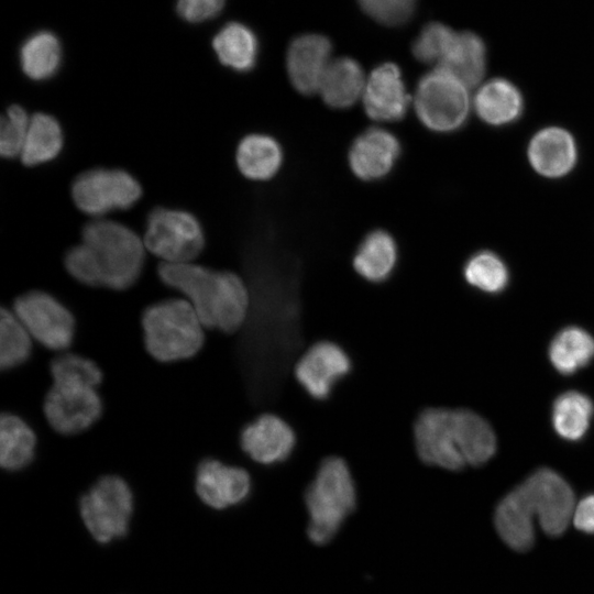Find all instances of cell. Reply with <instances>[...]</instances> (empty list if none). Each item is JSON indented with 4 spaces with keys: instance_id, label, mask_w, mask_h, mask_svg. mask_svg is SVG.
Wrapping results in <instances>:
<instances>
[{
    "instance_id": "obj_1",
    "label": "cell",
    "mask_w": 594,
    "mask_h": 594,
    "mask_svg": "<svg viewBox=\"0 0 594 594\" xmlns=\"http://www.w3.org/2000/svg\"><path fill=\"white\" fill-rule=\"evenodd\" d=\"M574 494L557 472L540 469L508 493L495 512V527L514 550H528L535 541L534 521L549 536H559L572 521Z\"/></svg>"
},
{
    "instance_id": "obj_2",
    "label": "cell",
    "mask_w": 594,
    "mask_h": 594,
    "mask_svg": "<svg viewBox=\"0 0 594 594\" xmlns=\"http://www.w3.org/2000/svg\"><path fill=\"white\" fill-rule=\"evenodd\" d=\"M144 249V242L127 226L99 219L84 227L81 243L67 251L64 264L84 285L124 290L141 275Z\"/></svg>"
},
{
    "instance_id": "obj_3",
    "label": "cell",
    "mask_w": 594,
    "mask_h": 594,
    "mask_svg": "<svg viewBox=\"0 0 594 594\" xmlns=\"http://www.w3.org/2000/svg\"><path fill=\"white\" fill-rule=\"evenodd\" d=\"M414 440L422 462L453 471L485 463L496 449L488 422L466 409L424 410L415 421Z\"/></svg>"
},
{
    "instance_id": "obj_4",
    "label": "cell",
    "mask_w": 594,
    "mask_h": 594,
    "mask_svg": "<svg viewBox=\"0 0 594 594\" xmlns=\"http://www.w3.org/2000/svg\"><path fill=\"white\" fill-rule=\"evenodd\" d=\"M160 279L188 300L205 328L226 333L239 330L246 320L250 295L237 274L215 271L193 262L161 263Z\"/></svg>"
},
{
    "instance_id": "obj_5",
    "label": "cell",
    "mask_w": 594,
    "mask_h": 594,
    "mask_svg": "<svg viewBox=\"0 0 594 594\" xmlns=\"http://www.w3.org/2000/svg\"><path fill=\"white\" fill-rule=\"evenodd\" d=\"M143 342L157 362L173 363L195 356L204 345V324L185 298L152 304L141 317Z\"/></svg>"
},
{
    "instance_id": "obj_6",
    "label": "cell",
    "mask_w": 594,
    "mask_h": 594,
    "mask_svg": "<svg viewBox=\"0 0 594 594\" xmlns=\"http://www.w3.org/2000/svg\"><path fill=\"white\" fill-rule=\"evenodd\" d=\"M305 502L309 514L308 537L317 544L330 541L356 504L355 485L346 462L323 460L309 484Z\"/></svg>"
},
{
    "instance_id": "obj_7",
    "label": "cell",
    "mask_w": 594,
    "mask_h": 594,
    "mask_svg": "<svg viewBox=\"0 0 594 594\" xmlns=\"http://www.w3.org/2000/svg\"><path fill=\"white\" fill-rule=\"evenodd\" d=\"M144 245L163 263H187L201 253L205 234L194 215L157 207L147 216Z\"/></svg>"
},
{
    "instance_id": "obj_8",
    "label": "cell",
    "mask_w": 594,
    "mask_h": 594,
    "mask_svg": "<svg viewBox=\"0 0 594 594\" xmlns=\"http://www.w3.org/2000/svg\"><path fill=\"white\" fill-rule=\"evenodd\" d=\"M79 508L90 534L106 543L128 531L133 510L132 492L123 479L106 475L82 495Z\"/></svg>"
},
{
    "instance_id": "obj_9",
    "label": "cell",
    "mask_w": 594,
    "mask_h": 594,
    "mask_svg": "<svg viewBox=\"0 0 594 594\" xmlns=\"http://www.w3.org/2000/svg\"><path fill=\"white\" fill-rule=\"evenodd\" d=\"M421 123L437 132L460 128L469 112L468 87L448 72L436 68L418 82L414 98Z\"/></svg>"
},
{
    "instance_id": "obj_10",
    "label": "cell",
    "mask_w": 594,
    "mask_h": 594,
    "mask_svg": "<svg viewBox=\"0 0 594 594\" xmlns=\"http://www.w3.org/2000/svg\"><path fill=\"white\" fill-rule=\"evenodd\" d=\"M141 196L140 183L130 173L118 168H92L79 174L72 184L76 207L94 217L129 209Z\"/></svg>"
},
{
    "instance_id": "obj_11",
    "label": "cell",
    "mask_w": 594,
    "mask_h": 594,
    "mask_svg": "<svg viewBox=\"0 0 594 594\" xmlns=\"http://www.w3.org/2000/svg\"><path fill=\"white\" fill-rule=\"evenodd\" d=\"M12 311L33 340L52 351L68 349L75 336V318L53 295L31 290L15 298Z\"/></svg>"
},
{
    "instance_id": "obj_12",
    "label": "cell",
    "mask_w": 594,
    "mask_h": 594,
    "mask_svg": "<svg viewBox=\"0 0 594 594\" xmlns=\"http://www.w3.org/2000/svg\"><path fill=\"white\" fill-rule=\"evenodd\" d=\"M43 413L61 435L73 436L90 428L101 416L102 402L96 387L72 382H53Z\"/></svg>"
},
{
    "instance_id": "obj_13",
    "label": "cell",
    "mask_w": 594,
    "mask_h": 594,
    "mask_svg": "<svg viewBox=\"0 0 594 594\" xmlns=\"http://www.w3.org/2000/svg\"><path fill=\"white\" fill-rule=\"evenodd\" d=\"M350 370L351 361L341 346L330 341H320L298 360L295 377L312 398L324 399Z\"/></svg>"
},
{
    "instance_id": "obj_14",
    "label": "cell",
    "mask_w": 594,
    "mask_h": 594,
    "mask_svg": "<svg viewBox=\"0 0 594 594\" xmlns=\"http://www.w3.org/2000/svg\"><path fill=\"white\" fill-rule=\"evenodd\" d=\"M196 492L210 507L222 509L243 502L251 491L249 473L215 459H206L196 470Z\"/></svg>"
},
{
    "instance_id": "obj_15",
    "label": "cell",
    "mask_w": 594,
    "mask_h": 594,
    "mask_svg": "<svg viewBox=\"0 0 594 594\" xmlns=\"http://www.w3.org/2000/svg\"><path fill=\"white\" fill-rule=\"evenodd\" d=\"M331 43L320 34H304L292 41L286 56L287 74L294 88L302 95L319 91L331 63Z\"/></svg>"
},
{
    "instance_id": "obj_16",
    "label": "cell",
    "mask_w": 594,
    "mask_h": 594,
    "mask_svg": "<svg viewBox=\"0 0 594 594\" xmlns=\"http://www.w3.org/2000/svg\"><path fill=\"white\" fill-rule=\"evenodd\" d=\"M296 443L292 427L278 416L264 414L249 422L241 431L240 444L244 453L261 464L286 460Z\"/></svg>"
},
{
    "instance_id": "obj_17",
    "label": "cell",
    "mask_w": 594,
    "mask_h": 594,
    "mask_svg": "<svg viewBox=\"0 0 594 594\" xmlns=\"http://www.w3.org/2000/svg\"><path fill=\"white\" fill-rule=\"evenodd\" d=\"M362 97L365 112L377 121L403 119L409 105L400 69L392 63L382 64L371 73Z\"/></svg>"
},
{
    "instance_id": "obj_18",
    "label": "cell",
    "mask_w": 594,
    "mask_h": 594,
    "mask_svg": "<svg viewBox=\"0 0 594 594\" xmlns=\"http://www.w3.org/2000/svg\"><path fill=\"white\" fill-rule=\"evenodd\" d=\"M398 139L385 129L372 128L352 143L349 164L360 179L377 180L385 177L400 155Z\"/></svg>"
},
{
    "instance_id": "obj_19",
    "label": "cell",
    "mask_w": 594,
    "mask_h": 594,
    "mask_svg": "<svg viewBox=\"0 0 594 594\" xmlns=\"http://www.w3.org/2000/svg\"><path fill=\"white\" fill-rule=\"evenodd\" d=\"M528 156L538 173L548 177H559L574 165L576 148L572 136L565 130L548 128L534 136Z\"/></svg>"
},
{
    "instance_id": "obj_20",
    "label": "cell",
    "mask_w": 594,
    "mask_h": 594,
    "mask_svg": "<svg viewBox=\"0 0 594 594\" xmlns=\"http://www.w3.org/2000/svg\"><path fill=\"white\" fill-rule=\"evenodd\" d=\"M365 84L361 65L353 58L340 57L331 61L318 92L329 107L345 109L363 96Z\"/></svg>"
},
{
    "instance_id": "obj_21",
    "label": "cell",
    "mask_w": 594,
    "mask_h": 594,
    "mask_svg": "<svg viewBox=\"0 0 594 594\" xmlns=\"http://www.w3.org/2000/svg\"><path fill=\"white\" fill-rule=\"evenodd\" d=\"M485 51L482 38L476 34L457 32L438 68L448 72L468 88L472 87L481 81L485 73Z\"/></svg>"
},
{
    "instance_id": "obj_22",
    "label": "cell",
    "mask_w": 594,
    "mask_h": 594,
    "mask_svg": "<svg viewBox=\"0 0 594 594\" xmlns=\"http://www.w3.org/2000/svg\"><path fill=\"white\" fill-rule=\"evenodd\" d=\"M397 262V245L394 238L384 230L370 232L361 242L353 266L358 274L372 283L387 279Z\"/></svg>"
},
{
    "instance_id": "obj_23",
    "label": "cell",
    "mask_w": 594,
    "mask_h": 594,
    "mask_svg": "<svg viewBox=\"0 0 594 594\" xmlns=\"http://www.w3.org/2000/svg\"><path fill=\"white\" fill-rule=\"evenodd\" d=\"M283 152L277 141L265 134L244 136L237 148L239 170L253 180L272 178L280 168Z\"/></svg>"
},
{
    "instance_id": "obj_24",
    "label": "cell",
    "mask_w": 594,
    "mask_h": 594,
    "mask_svg": "<svg viewBox=\"0 0 594 594\" xmlns=\"http://www.w3.org/2000/svg\"><path fill=\"white\" fill-rule=\"evenodd\" d=\"M212 46L220 63L235 72H248L256 63L257 38L254 32L242 23H227L213 37Z\"/></svg>"
},
{
    "instance_id": "obj_25",
    "label": "cell",
    "mask_w": 594,
    "mask_h": 594,
    "mask_svg": "<svg viewBox=\"0 0 594 594\" xmlns=\"http://www.w3.org/2000/svg\"><path fill=\"white\" fill-rule=\"evenodd\" d=\"M36 436L21 417L4 413L0 418V464L4 470L18 471L35 457Z\"/></svg>"
},
{
    "instance_id": "obj_26",
    "label": "cell",
    "mask_w": 594,
    "mask_h": 594,
    "mask_svg": "<svg viewBox=\"0 0 594 594\" xmlns=\"http://www.w3.org/2000/svg\"><path fill=\"white\" fill-rule=\"evenodd\" d=\"M64 144L59 122L51 114L34 113L30 119L21 161L26 166H36L56 158Z\"/></svg>"
},
{
    "instance_id": "obj_27",
    "label": "cell",
    "mask_w": 594,
    "mask_h": 594,
    "mask_svg": "<svg viewBox=\"0 0 594 594\" xmlns=\"http://www.w3.org/2000/svg\"><path fill=\"white\" fill-rule=\"evenodd\" d=\"M522 100L518 89L505 79H494L477 91L474 106L481 119L490 124H505L521 111Z\"/></svg>"
},
{
    "instance_id": "obj_28",
    "label": "cell",
    "mask_w": 594,
    "mask_h": 594,
    "mask_svg": "<svg viewBox=\"0 0 594 594\" xmlns=\"http://www.w3.org/2000/svg\"><path fill=\"white\" fill-rule=\"evenodd\" d=\"M62 63V45L50 31H40L29 36L20 50V64L23 73L32 80L52 78Z\"/></svg>"
},
{
    "instance_id": "obj_29",
    "label": "cell",
    "mask_w": 594,
    "mask_h": 594,
    "mask_svg": "<svg viewBox=\"0 0 594 594\" xmlns=\"http://www.w3.org/2000/svg\"><path fill=\"white\" fill-rule=\"evenodd\" d=\"M549 358L560 373L572 374L594 358V338L581 328H565L553 338Z\"/></svg>"
},
{
    "instance_id": "obj_30",
    "label": "cell",
    "mask_w": 594,
    "mask_h": 594,
    "mask_svg": "<svg viewBox=\"0 0 594 594\" xmlns=\"http://www.w3.org/2000/svg\"><path fill=\"white\" fill-rule=\"evenodd\" d=\"M593 410L592 400L586 395L575 391L566 392L553 404V427L562 438L579 440L588 429Z\"/></svg>"
},
{
    "instance_id": "obj_31",
    "label": "cell",
    "mask_w": 594,
    "mask_h": 594,
    "mask_svg": "<svg viewBox=\"0 0 594 594\" xmlns=\"http://www.w3.org/2000/svg\"><path fill=\"white\" fill-rule=\"evenodd\" d=\"M32 337L10 309L0 312V366L2 370L14 369L31 356Z\"/></svg>"
},
{
    "instance_id": "obj_32",
    "label": "cell",
    "mask_w": 594,
    "mask_h": 594,
    "mask_svg": "<svg viewBox=\"0 0 594 594\" xmlns=\"http://www.w3.org/2000/svg\"><path fill=\"white\" fill-rule=\"evenodd\" d=\"M464 277L469 284L487 293H499L508 283L505 264L491 252H481L470 258Z\"/></svg>"
},
{
    "instance_id": "obj_33",
    "label": "cell",
    "mask_w": 594,
    "mask_h": 594,
    "mask_svg": "<svg viewBox=\"0 0 594 594\" xmlns=\"http://www.w3.org/2000/svg\"><path fill=\"white\" fill-rule=\"evenodd\" d=\"M53 382H72L98 387L102 382V371L92 360L75 354L63 353L51 362Z\"/></svg>"
},
{
    "instance_id": "obj_34",
    "label": "cell",
    "mask_w": 594,
    "mask_h": 594,
    "mask_svg": "<svg viewBox=\"0 0 594 594\" xmlns=\"http://www.w3.org/2000/svg\"><path fill=\"white\" fill-rule=\"evenodd\" d=\"M455 33L439 22L427 24L414 41V56L422 63L439 65Z\"/></svg>"
},
{
    "instance_id": "obj_35",
    "label": "cell",
    "mask_w": 594,
    "mask_h": 594,
    "mask_svg": "<svg viewBox=\"0 0 594 594\" xmlns=\"http://www.w3.org/2000/svg\"><path fill=\"white\" fill-rule=\"evenodd\" d=\"M30 119L25 109L19 105H12L6 110L0 127V153L3 157L14 158L21 155Z\"/></svg>"
},
{
    "instance_id": "obj_36",
    "label": "cell",
    "mask_w": 594,
    "mask_h": 594,
    "mask_svg": "<svg viewBox=\"0 0 594 594\" xmlns=\"http://www.w3.org/2000/svg\"><path fill=\"white\" fill-rule=\"evenodd\" d=\"M365 13L386 25L407 22L415 10L416 0H358Z\"/></svg>"
},
{
    "instance_id": "obj_37",
    "label": "cell",
    "mask_w": 594,
    "mask_h": 594,
    "mask_svg": "<svg viewBox=\"0 0 594 594\" xmlns=\"http://www.w3.org/2000/svg\"><path fill=\"white\" fill-rule=\"evenodd\" d=\"M226 0H177L178 15L189 23H200L219 14Z\"/></svg>"
},
{
    "instance_id": "obj_38",
    "label": "cell",
    "mask_w": 594,
    "mask_h": 594,
    "mask_svg": "<svg viewBox=\"0 0 594 594\" xmlns=\"http://www.w3.org/2000/svg\"><path fill=\"white\" fill-rule=\"evenodd\" d=\"M572 521L576 529L594 534V495H588L575 505Z\"/></svg>"
}]
</instances>
